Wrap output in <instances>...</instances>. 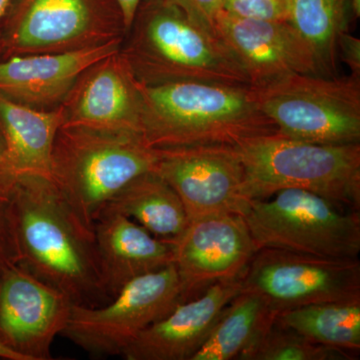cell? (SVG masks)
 <instances>
[{"instance_id": "3957f363", "label": "cell", "mask_w": 360, "mask_h": 360, "mask_svg": "<svg viewBox=\"0 0 360 360\" xmlns=\"http://www.w3.org/2000/svg\"><path fill=\"white\" fill-rule=\"evenodd\" d=\"M120 52L142 85H250L224 41L167 0L141 2Z\"/></svg>"}, {"instance_id": "4fadbf2b", "label": "cell", "mask_w": 360, "mask_h": 360, "mask_svg": "<svg viewBox=\"0 0 360 360\" xmlns=\"http://www.w3.org/2000/svg\"><path fill=\"white\" fill-rule=\"evenodd\" d=\"M73 303L18 264L0 272V345L22 360H51Z\"/></svg>"}, {"instance_id": "d6a6232c", "label": "cell", "mask_w": 360, "mask_h": 360, "mask_svg": "<svg viewBox=\"0 0 360 360\" xmlns=\"http://www.w3.org/2000/svg\"><path fill=\"white\" fill-rule=\"evenodd\" d=\"M4 139H2L1 134H0V156L4 155Z\"/></svg>"}, {"instance_id": "484cf974", "label": "cell", "mask_w": 360, "mask_h": 360, "mask_svg": "<svg viewBox=\"0 0 360 360\" xmlns=\"http://www.w3.org/2000/svg\"><path fill=\"white\" fill-rule=\"evenodd\" d=\"M221 11L245 20L286 21L283 0H220Z\"/></svg>"}, {"instance_id": "6da1fadb", "label": "cell", "mask_w": 360, "mask_h": 360, "mask_svg": "<svg viewBox=\"0 0 360 360\" xmlns=\"http://www.w3.org/2000/svg\"><path fill=\"white\" fill-rule=\"evenodd\" d=\"M13 225L16 264L75 305L96 307L110 302L101 283L94 232L80 224L49 176L18 175Z\"/></svg>"}, {"instance_id": "2e32d148", "label": "cell", "mask_w": 360, "mask_h": 360, "mask_svg": "<svg viewBox=\"0 0 360 360\" xmlns=\"http://www.w3.org/2000/svg\"><path fill=\"white\" fill-rule=\"evenodd\" d=\"M123 39L63 53L13 56L0 60V96L35 110L61 106L82 73L120 51Z\"/></svg>"}, {"instance_id": "1f68e13d", "label": "cell", "mask_w": 360, "mask_h": 360, "mask_svg": "<svg viewBox=\"0 0 360 360\" xmlns=\"http://www.w3.org/2000/svg\"><path fill=\"white\" fill-rule=\"evenodd\" d=\"M13 0H0V23H1L2 18L6 15L7 9L11 6Z\"/></svg>"}, {"instance_id": "5b68a950", "label": "cell", "mask_w": 360, "mask_h": 360, "mask_svg": "<svg viewBox=\"0 0 360 360\" xmlns=\"http://www.w3.org/2000/svg\"><path fill=\"white\" fill-rule=\"evenodd\" d=\"M245 170L248 200L298 188L359 212L360 143L321 144L276 132L234 148Z\"/></svg>"}, {"instance_id": "d4e9b609", "label": "cell", "mask_w": 360, "mask_h": 360, "mask_svg": "<svg viewBox=\"0 0 360 360\" xmlns=\"http://www.w3.org/2000/svg\"><path fill=\"white\" fill-rule=\"evenodd\" d=\"M18 175L0 156V272L18 262L13 202Z\"/></svg>"}, {"instance_id": "30bf717a", "label": "cell", "mask_w": 360, "mask_h": 360, "mask_svg": "<svg viewBox=\"0 0 360 360\" xmlns=\"http://www.w3.org/2000/svg\"><path fill=\"white\" fill-rule=\"evenodd\" d=\"M243 284L276 314L314 303L360 302V262L262 248L248 264Z\"/></svg>"}, {"instance_id": "7c38bea8", "label": "cell", "mask_w": 360, "mask_h": 360, "mask_svg": "<svg viewBox=\"0 0 360 360\" xmlns=\"http://www.w3.org/2000/svg\"><path fill=\"white\" fill-rule=\"evenodd\" d=\"M156 150L155 172L179 194L189 221L217 213L243 214L250 200L245 193V170L234 148Z\"/></svg>"}, {"instance_id": "9c48e42d", "label": "cell", "mask_w": 360, "mask_h": 360, "mask_svg": "<svg viewBox=\"0 0 360 360\" xmlns=\"http://www.w3.org/2000/svg\"><path fill=\"white\" fill-rule=\"evenodd\" d=\"M182 302L174 264L134 279L101 307L73 305L61 335L94 356H122L146 328Z\"/></svg>"}, {"instance_id": "d6986e66", "label": "cell", "mask_w": 360, "mask_h": 360, "mask_svg": "<svg viewBox=\"0 0 360 360\" xmlns=\"http://www.w3.org/2000/svg\"><path fill=\"white\" fill-rule=\"evenodd\" d=\"M65 123L61 106L35 110L0 96V134L4 158L16 174L49 176L52 148Z\"/></svg>"}, {"instance_id": "ac0fdd59", "label": "cell", "mask_w": 360, "mask_h": 360, "mask_svg": "<svg viewBox=\"0 0 360 360\" xmlns=\"http://www.w3.org/2000/svg\"><path fill=\"white\" fill-rule=\"evenodd\" d=\"M94 236L101 283L110 298L137 277L174 264V243L120 213H101Z\"/></svg>"}, {"instance_id": "f1b7e54d", "label": "cell", "mask_w": 360, "mask_h": 360, "mask_svg": "<svg viewBox=\"0 0 360 360\" xmlns=\"http://www.w3.org/2000/svg\"><path fill=\"white\" fill-rule=\"evenodd\" d=\"M115 1L122 13L123 25L127 32L143 0H115Z\"/></svg>"}, {"instance_id": "7a4b0ae2", "label": "cell", "mask_w": 360, "mask_h": 360, "mask_svg": "<svg viewBox=\"0 0 360 360\" xmlns=\"http://www.w3.org/2000/svg\"><path fill=\"white\" fill-rule=\"evenodd\" d=\"M139 85L141 134L150 148H236L278 132L260 110L250 85L196 82Z\"/></svg>"}, {"instance_id": "277c9868", "label": "cell", "mask_w": 360, "mask_h": 360, "mask_svg": "<svg viewBox=\"0 0 360 360\" xmlns=\"http://www.w3.org/2000/svg\"><path fill=\"white\" fill-rule=\"evenodd\" d=\"M158 150L139 132L63 125L52 148L49 179L85 229L131 180L155 169Z\"/></svg>"}, {"instance_id": "4dcf8cb0", "label": "cell", "mask_w": 360, "mask_h": 360, "mask_svg": "<svg viewBox=\"0 0 360 360\" xmlns=\"http://www.w3.org/2000/svg\"><path fill=\"white\" fill-rule=\"evenodd\" d=\"M0 359L22 360L20 355L14 354L13 352H11L8 348L4 347L1 345H0Z\"/></svg>"}, {"instance_id": "e0dca14e", "label": "cell", "mask_w": 360, "mask_h": 360, "mask_svg": "<svg viewBox=\"0 0 360 360\" xmlns=\"http://www.w3.org/2000/svg\"><path fill=\"white\" fill-rule=\"evenodd\" d=\"M243 290L240 278L214 284L198 297L179 303L141 333L122 356L127 360H191L222 310Z\"/></svg>"}, {"instance_id": "9a60e30c", "label": "cell", "mask_w": 360, "mask_h": 360, "mask_svg": "<svg viewBox=\"0 0 360 360\" xmlns=\"http://www.w3.org/2000/svg\"><path fill=\"white\" fill-rule=\"evenodd\" d=\"M141 85L118 51L77 78L61 104L63 125L141 134Z\"/></svg>"}, {"instance_id": "4316f807", "label": "cell", "mask_w": 360, "mask_h": 360, "mask_svg": "<svg viewBox=\"0 0 360 360\" xmlns=\"http://www.w3.org/2000/svg\"><path fill=\"white\" fill-rule=\"evenodd\" d=\"M167 1L179 7L191 20L203 30L219 37L217 32V25L222 11L220 0H167Z\"/></svg>"}, {"instance_id": "ba28073f", "label": "cell", "mask_w": 360, "mask_h": 360, "mask_svg": "<svg viewBox=\"0 0 360 360\" xmlns=\"http://www.w3.org/2000/svg\"><path fill=\"white\" fill-rule=\"evenodd\" d=\"M125 34L115 0H13L0 23V60L79 51Z\"/></svg>"}, {"instance_id": "8fae6325", "label": "cell", "mask_w": 360, "mask_h": 360, "mask_svg": "<svg viewBox=\"0 0 360 360\" xmlns=\"http://www.w3.org/2000/svg\"><path fill=\"white\" fill-rule=\"evenodd\" d=\"M257 251L243 214L217 213L191 220L174 243L182 302L214 284L243 278Z\"/></svg>"}, {"instance_id": "ffe728a7", "label": "cell", "mask_w": 360, "mask_h": 360, "mask_svg": "<svg viewBox=\"0 0 360 360\" xmlns=\"http://www.w3.org/2000/svg\"><path fill=\"white\" fill-rule=\"evenodd\" d=\"M103 212L124 215L170 243L181 236L189 224L179 194L155 170L131 180L111 198Z\"/></svg>"}, {"instance_id": "44dd1931", "label": "cell", "mask_w": 360, "mask_h": 360, "mask_svg": "<svg viewBox=\"0 0 360 360\" xmlns=\"http://www.w3.org/2000/svg\"><path fill=\"white\" fill-rule=\"evenodd\" d=\"M276 315L259 295L243 288L222 310L191 360L238 359L274 323Z\"/></svg>"}, {"instance_id": "52a82bcc", "label": "cell", "mask_w": 360, "mask_h": 360, "mask_svg": "<svg viewBox=\"0 0 360 360\" xmlns=\"http://www.w3.org/2000/svg\"><path fill=\"white\" fill-rule=\"evenodd\" d=\"M251 87L278 134L312 143H359L360 77L297 73Z\"/></svg>"}, {"instance_id": "7402d4cb", "label": "cell", "mask_w": 360, "mask_h": 360, "mask_svg": "<svg viewBox=\"0 0 360 360\" xmlns=\"http://www.w3.org/2000/svg\"><path fill=\"white\" fill-rule=\"evenodd\" d=\"M286 21L309 45L323 77H333L338 40L348 32L345 0H283Z\"/></svg>"}, {"instance_id": "603a6c76", "label": "cell", "mask_w": 360, "mask_h": 360, "mask_svg": "<svg viewBox=\"0 0 360 360\" xmlns=\"http://www.w3.org/2000/svg\"><path fill=\"white\" fill-rule=\"evenodd\" d=\"M276 321L319 345L359 352L360 302L314 303L279 312Z\"/></svg>"}, {"instance_id": "cb8c5ba5", "label": "cell", "mask_w": 360, "mask_h": 360, "mask_svg": "<svg viewBox=\"0 0 360 360\" xmlns=\"http://www.w3.org/2000/svg\"><path fill=\"white\" fill-rule=\"evenodd\" d=\"M240 360H354L352 352L319 345L279 326L276 321L250 348Z\"/></svg>"}, {"instance_id": "83f0119b", "label": "cell", "mask_w": 360, "mask_h": 360, "mask_svg": "<svg viewBox=\"0 0 360 360\" xmlns=\"http://www.w3.org/2000/svg\"><path fill=\"white\" fill-rule=\"evenodd\" d=\"M349 68L354 77H360V40L348 32L340 33L338 40V56Z\"/></svg>"}, {"instance_id": "5bb4252c", "label": "cell", "mask_w": 360, "mask_h": 360, "mask_svg": "<svg viewBox=\"0 0 360 360\" xmlns=\"http://www.w3.org/2000/svg\"><path fill=\"white\" fill-rule=\"evenodd\" d=\"M217 32L243 66L250 86L297 73L322 75L309 45L288 21L245 20L221 11Z\"/></svg>"}, {"instance_id": "f546056e", "label": "cell", "mask_w": 360, "mask_h": 360, "mask_svg": "<svg viewBox=\"0 0 360 360\" xmlns=\"http://www.w3.org/2000/svg\"><path fill=\"white\" fill-rule=\"evenodd\" d=\"M349 20H356L360 16V0H345Z\"/></svg>"}, {"instance_id": "8992f818", "label": "cell", "mask_w": 360, "mask_h": 360, "mask_svg": "<svg viewBox=\"0 0 360 360\" xmlns=\"http://www.w3.org/2000/svg\"><path fill=\"white\" fill-rule=\"evenodd\" d=\"M245 217L257 250L292 251L315 257L359 258V212L298 188L248 201Z\"/></svg>"}]
</instances>
